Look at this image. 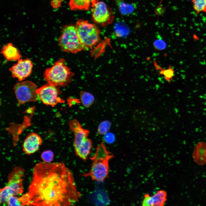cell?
I'll return each mask as SVG.
<instances>
[{
    "label": "cell",
    "mask_w": 206,
    "mask_h": 206,
    "mask_svg": "<svg viewBox=\"0 0 206 206\" xmlns=\"http://www.w3.org/2000/svg\"><path fill=\"white\" fill-rule=\"evenodd\" d=\"M81 196L72 173L64 163L44 162L35 165L27 191L19 200L22 205L69 206Z\"/></svg>",
    "instance_id": "1"
},
{
    "label": "cell",
    "mask_w": 206,
    "mask_h": 206,
    "mask_svg": "<svg viewBox=\"0 0 206 206\" xmlns=\"http://www.w3.org/2000/svg\"><path fill=\"white\" fill-rule=\"evenodd\" d=\"M113 157V154L107 150L103 142H102L97 147L94 155L90 157L92 163L89 171L81 175L103 182L109 174V160Z\"/></svg>",
    "instance_id": "2"
},
{
    "label": "cell",
    "mask_w": 206,
    "mask_h": 206,
    "mask_svg": "<svg viewBox=\"0 0 206 206\" xmlns=\"http://www.w3.org/2000/svg\"><path fill=\"white\" fill-rule=\"evenodd\" d=\"M72 73L65 64L64 59H61L45 70L43 77L47 83L57 86H64L71 80Z\"/></svg>",
    "instance_id": "3"
},
{
    "label": "cell",
    "mask_w": 206,
    "mask_h": 206,
    "mask_svg": "<svg viewBox=\"0 0 206 206\" xmlns=\"http://www.w3.org/2000/svg\"><path fill=\"white\" fill-rule=\"evenodd\" d=\"M75 27L78 38L85 49L92 48L99 41L100 31L96 24L80 19L77 21Z\"/></svg>",
    "instance_id": "4"
},
{
    "label": "cell",
    "mask_w": 206,
    "mask_h": 206,
    "mask_svg": "<svg viewBox=\"0 0 206 206\" xmlns=\"http://www.w3.org/2000/svg\"><path fill=\"white\" fill-rule=\"evenodd\" d=\"M59 43L64 51L76 53L85 49L77 35L75 25H66L62 29Z\"/></svg>",
    "instance_id": "5"
},
{
    "label": "cell",
    "mask_w": 206,
    "mask_h": 206,
    "mask_svg": "<svg viewBox=\"0 0 206 206\" xmlns=\"http://www.w3.org/2000/svg\"><path fill=\"white\" fill-rule=\"evenodd\" d=\"M91 17L94 23L105 27L112 23L114 15L112 9L99 0H92Z\"/></svg>",
    "instance_id": "6"
},
{
    "label": "cell",
    "mask_w": 206,
    "mask_h": 206,
    "mask_svg": "<svg viewBox=\"0 0 206 206\" xmlns=\"http://www.w3.org/2000/svg\"><path fill=\"white\" fill-rule=\"evenodd\" d=\"M37 85L31 81L17 83L14 90L19 105L29 102H35L38 99Z\"/></svg>",
    "instance_id": "7"
},
{
    "label": "cell",
    "mask_w": 206,
    "mask_h": 206,
    "mask_svg": "<svg viewBox=\"0 0 206 206\" xmlns=\"http://www.w3.org/2000/svg\"><path fill=\"white\" fill-rule=\"evenodd\" d=\"M60 93L57 86L48 83L42 86L37 90L38 98L42 102L46 105L52 107L65 102L63 99L59 96Z\"/></svg>",
    "instance_id": "8"
},
{
    "label": "cell",
    "mask_w": 206,
    "mask_h": 206,
    "mask_svg": "<svg viewBox=\"0 0 206 206\" xmlns=\"http://www.w3.org/2000/svg\"><path fill=\"white\" fill-rule=\"evenodd\" d=\"M132 119L135 125L140 129L155 130L158 128L156 119L145 110L138 109L135 110L133 113Z\"/></svg>",
    "instance_id": "9"
},
{
    "label": "cell",
    "mask_w": 206,
    "mask_h": 206,
    "mask_svg": "<svg viewBox=\"0 0 206 206\" xmlns=\"http://www.w3.org/2000/svg\"><path fill=\"white\" fill-rule=\"evenodd\" d=\"M25 170L22 168L15 167L8 177V182L5 186L13 195H20L23 191L22 182L24 177Z\"/></svg>",
    "instance_id": "10"
},
{
    "label": "cell",
    "mask_w": 206,
    "mask_h": 206,
    "mask_svg": "<svg viewBox=\"0 0 206 206\" xmlns=\"http://www.w3.org/2000/svg\"><path fill=\"white\" fill-rule=\"evenodd\" d=\"M33 67L32 62L27 58L18 60L16 64L10 68L9 70L13 77L17 78L20 82L30 75Z\"/></svg>",
    "instance_id": "11"
},
{
    "label": "cell",
    "mask_w": 206,
    "mask_h": 206,
    "mask_svg": "<svg viewBox=\"0 0 206 206\" xmlns=\"http://www.w3.org/2000/svg\"><path fill=\"white\" fill-rule=\"evenodd\" d=\"M68 124L70 130L74 134V145L75 150L88 138L89 131L83 128L80 123L76 119L70 120Z\"/></svg>",
    "instance_id": "12"
},
{
    "label": "cell",
    "mask_w": 206,
    "mask_h": 206,
    "mask_svg": "<svg viewBox=\"0 0 206 206\" xmlns=\"http://www.w3.org/2000/svg\"><path fill=\"white\" fill-rule=\"evenodd\" d=\"M42 142V139L39 135L34 132L30 133L24 141L23 150L26 154L30 155L39 150Z\"/></svg>",
    "instance_id": "13"
},
{
    "label": "cell",
    "mask_w": 206,
    "mask_h": 206,
    "mask_svg": "<svg viewBox=\"0 0 206 206\" xmlns=\"http://www.w3.org/2000/svg\"><path fill=\"white\" fill-rule=\"evenodd\" d=\"M167 200V194L163 190L157 191L151 196L148 194L144 195L142 205L144 206H161L164 205Z\"/></svg>",
    "instance_id": "14"
},
{
    "label": "cell",
    "mask_w": 206,
    "mask_h": 206,
    "mask_svg": "<svg viewBox=\"0 0 206 206\" xmlns=\"http://www.w3.org/2000/svg\"><path fill=\"white\" fill-rule=\"evenodd\" d=\"M192 157L194 162L199 165L206 164V141L197 143L194 146Z\"/></svg>",
    "instance_id": "15"
},
{
    "label": "cell",
    "mask_w": 206,
    "mask_h": 206,
    "mask_svg": "<svg viewBox=\"0 0 206 206\" xmlns=\"http://www.w3.org/2000/svg\"><path fill=\"white\" fill-rule=\"evenodd\" d=\"M1 53L8 61L18 60L21 57L18 50L11 43L4 45Z\"/></svg>",
    "instance_id": "16"
},
{
    "label": "cell",
    "mask_w": 206,
    "mask_h": 206,
    "mask_svg": "<svg viewBox=\"0 0 206 206\" xmlns=\"http://www.w3.org/2000/svg\"><path fill=\"white\" fill-rule=\"evenodd\" d=\"M92 147L91 140L87 138L76 149V154L84 161H85L90 153Z\"/></svg>",
    "instance_id": "17"
},
{
    "label": "cell",
    "mask_w": 206,
    "mask_h": 206,
    "mask_svg": "<svg viewBox=\"0 0 206 206\" xmlns=\"http://www.w3.org/2000/svg\"><path fill=\"white\" fill-rule=\"evenodd\" d=\"M92 0H70L69 5L71 10L87 11L90 8Z\"/></svg>",
    "instance_id": "18"
},
{
    "label": "cell",
    "mask_w": 206,
    "mask_h": 206,
    "mask_svg": "<svg viewBox=\"0 0 206 206\" xmlns=\"http://www.w3.org/2000/svg\"><path fill=\"white\" fill-rule=\"evenodd\" d=\"M115 2L119 12L122 15L130 14L135 10L134 5L125 3L123 0H115Z\"/></svg>",
    "instance_id": "19"
},
{
    "label": "cell",
    "mask_w": 206,
    "mask_h": 206,
    "mask_svg": "<svg viewBox=\"0 0 206 206\" xmlns=\"http://www.w3.org/2000/svg\"><path fill=\"white\" fill-rule=\"evenodd\" d=\"M81 101L83 105L85 107H89L93 103L94 98L90 93L84 91H82L80 94Z\"/></svg>",
    "instance_id": "20"
},
{
    "label": "cell",
    "mask_w": 206,
    "mask_h": 206,
    "mask_svg": "<svg viewBox=\"0 0 206 206\" xmlns=\"http://www.w3.org/2000/svg\"><path fill=\"white\" fill-rule=\"evenodd\" d=\"M115 32L116 36L120 37H126L129 34L130 30L123 23H116L114 26Z\"/></svg>",
    "instance_id": "21"
},
{
    "label": "cell",
    "mask_w": 206,
    "mask_h": 206,
    "mask_svg": "<svg viewBox=\"0 0 206 206\" xmlns=\"http://www.w3.org/2000/svg\"><path fill=\"white\" fill-rule=\"evenodd\" d=\"M193 7L197 15L206 13V0H192Z\"/></svg>",
    "instance_id": "22"
},
{
    "label": "cell",
    "mask_w": 206,
    "mask_h": 206,
    "mask_svg": "<svg viewBox=\"0 0 206 206\" xmlns=\"http://www.w3.org/2000/svg\"><path fill=\"white\" fill-rule=\"evenodd\" d=\"M175 71L171 65L166 69L162 68L159 70V74L162 75L166 81L170 83L173 80L174 75Z\"/></svg>",
    "instance_id": "23"
},
{
    "label": "cell",
    "mask_w": 206,
    "mask_h": 206,
    "mask_svg": "<svg viewBox=\"0 0 206 206\" xmlns=\"http://www.w3.org/2000/svg\"><path fill=\"white\" fill-rule=\"evenodd\" d=\"M110 124L108 121H106L102 122L99 125L98 128V133L100 134H104L109 130Z\"/></svg>",
    "instance_id": "24"
},
{
    "label": "cell",
    "mask_w": 206,
    "mask_h": 206,
    "mask_svg": "<svg viewBox=\"0 0 206 206\" xmlns=\"http://www.w3.org/2000/svg\"><path fill=\"white\" fill-rule=\"evenodd\" d=\"M153 45L155 49L159 51L164 50L166 47L165 42L161 38L155 40L153 43Z\"/></svg>",
    "instance_id": "25"
},
{
    "label": "cell",
    "mask_w": 206,
    "mask_h": 206,
    "mask_svg": "<svg viewBox=\"0 0 206 206\" xmlns=\"http://www.w3.org/2000/svg\"><path fill=\"white\" fill-rule=\"evenodd\" d=\"M54 157L53 152L50 150L45 151L41 154V157L44 162L49 163L53 160Z\"/></svg>",
    "instance_id": "26"
},
{
    "label": "cell",
    "mask_w": 206,
    "mask_h": 206,
    "mask_svg": "<svg viewBox=\"0 0 206 206\" xmlns=\"http://www.w3.org/2000/svg\"><path fill=\"white\" fill-rule=\"evenodd\" d=\"M13 195L11 196L8 199L7 203L8 206H22L19 201V198Z\"/></svg>",
    "instance_id": "27"
},
{
    "label": "cell",
    "mask_w": 206,
    "mask_h": 206,
    "mask_svg": "<svg viewBox=\"0 0 206 206\" xmlns=\"http://www.w3.org/2000/svg\"><path fill=\"white\" fill-rule=\"evenodd\" d=\"M62 2V0H52L51 4L54 8L56 9L60 6Z\"/></svg>",
    "instance_id": "28"
},
{
    "label": "cell",
    "mask_w": 206,
    "mask_h": 206,
    "mask_svg": "<svg viewBox=\"0 0 206 206\" xmlns=\"http://www.w3.org/2000/svg\"><path fill=\"white\" fill-rule=\"evenodd\" d=\"M112 137V136L111 135H106L105 136V139L107 142L111 143L112 142L113 140V138Z\"/></svg>",
    "instance_id": "29"
},
{
    "label": "cell",
    "mask_w": 206,
    "mask_h": 206,
    "mask_svg": "<svg viewBox=\"0 0 206 206\" xmlns=\"http://www.w3.org/2000/svg\"><path fill=\"white\" fill-rule=\"evenodd\" d=\"M153 62L155 69L159 71L162 68L161 67L157 64L156 60H154Z\"/></svg>",
    "instance_id": "30"
}]
</instances>
